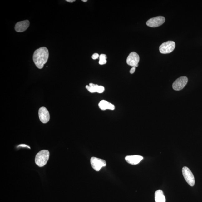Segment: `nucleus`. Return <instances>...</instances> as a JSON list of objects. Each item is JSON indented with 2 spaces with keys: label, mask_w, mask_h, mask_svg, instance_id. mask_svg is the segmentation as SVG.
Here are the masks:
<instances>
[{
  "label": "nucleus",
  "mask_w": 202,
  "mask_h": 202,
  "mask_svg": "<svg viewBox=\"0 0 202 202\" xmlns=\"http://www.w3.org/2000/svg\"><path fill=\"white\" fill-rule=\"evenodd\" d=\"M49 52L46 47H42L37 49L33 55V59L36 67L39 69H42L48 61Z\"/></svg>",
  "instance_id": "nucleus-1"
},
{
  "label": "nucleus",
  "mask_w": 202,
  "mask_h": 202,
  "mask_svg": "<svg viewBox=\"0 0 202 202\" xmlns=\"http://www.w3.org/2000/svg\"><path fill=\"white\" fill-rule=\"evenodd\" d=\"M50 156V152L48 150L41 151L36 156L35 161L37 165L39 167L44 166L48 162Z\"/></svg>",
  "instance_id": "nucleus-2"
},
{
  "label": "nucleus",
  "mask_w": 202,
  "mask_h": 202,
  "mask_svg": "<svg viewBox=\"0 0 202 202\" xmlns=\"http://www.w3.org/2000/svg\"><path fill=\"white\" fill-rule=\"evenodd\" d=\"M175 42L168 41L164 42L160 45L159 50L162 54H169L174 50L175 48Z\"/></svg>",
  "instance_id": "nucleus-3"
},
{
  "label": "nucleus",
  "mask_w": 202,
  "mask_h": 202,
  "mask_svg": "<svg viewBox=\"0 0 202 202\" xmlns=\"http://www.w3.org/2000/svg\"><path fill=\"white\" fill-rule=\"evenodd\" d=\"M182 172L185 180L190 186H193L195 185V180L194 175L190 170L186 167L182 168Z\"/></svg>",
  "instance_id": "nucleus-4"
},
{
  "label": "nucleus",
  "mask_w": 202,
  "mask_h": 202,
  "mask_svg": "<svg viewBox=\"0 0 202 202\" xmlns=\"http://www.w3.org/2000/svg\"><path fill=\"white\" fill-rule=\"evenodd\" d=\"M188 78L185 76H181L177 79L173 84V88L175 91H180L183 89L187 84Z\"/></svg>",
  "instance_id": "nucleus-5"
},
{
  "label": "nucleus",
  "mask_w": 202,
  "mask_h": 202,
  "mask_svg": "<svg viewBox=\"0 0 202 202\" xmlns=\"http://www.w3.org/2000/svg\"><path fill=\"white\" fill-rule=\"evenodd\" d=\"M165 22V18L163 16H158L150 19L146 22L149 27H156L161 26Z\"/></svg>",
  "instance_id": "nucleus-6"
},
{
  "label": "nucleus",
  "mask_w": 202,
  "mask_h": 202,
  "mask_svg": "<svg viewBox=\"0 0 202 202\" xmlns=\"http://www.w3.org/2000/svg\"><path fill=\"white\" fill-rule=\"evenodd\" d=\"M90 162L93 169L97 171H99L102 168L106 165L105 160L94 157L91 158Z\"/></svg>",
  "instance_id": "nucleus-7"
},
{
  "label": "nucleus",
  "mask_w": 202,
  "mask_h": 202,
  "mask_svg": "<svg viewBox=\"0 0 202 202\" xmlns=\"http://www.w3.org/2000/svg\"><path fill=\"white\" fill-rule=\"evenodd\" d=\"M140 60L139 55L136 52H133L130 53L126 59V63L132 67H138Z\"/></svg>",
  "instance_id": "nucleus-8"
},
{
  "label": "nucleus",
  "mask_w": 202,
  "mask_h": 202,
  "mask_svg": "<svg viewBox=\"0 0 202 202\" xmlns=\"http://www.w3.org/2000/svg\"><path fill=\"white\" fill-rule=\"evenodd\" d=\"M39 119L43 123L48 122L50 120V115L46 107H42L39 109Z\"/></svg>",
  "instance_id": "nucleus-9"
},
{
  "label": "nucleus",
  "mask_w": 202,
  "mask_h": 202,
  "mask_svg": "<svg viewBox=\"0 0 202 202\" xmlns=\"http://www.w3.org/2000/svg\"><path fill=\"white\" fill-rule=\"evenodd\" d=\"M30 22L29 20H26L18 22L15 25V29L18 32H22L29 27Z\"/></svg>",
  "instance_id": "nucleus-10"
},
{
  "label": "nucleus",
  "mask_w": 202,
  "mask_h": 202,
  "mask_svg": "<svg viewBox=\"0 0 202 202\" xmlns=\"http://www.w3.org/2000/svg\"><path fill=\"white\" fill-rule=\"evenodd\" d=\"M143 159V156L139 155L127 156L125 157L126 161L131 165L138 164Z\"/></svg>",
  "instance_id": "nucleus-11"
},
{
  "label": "nucleus",
  "mask_w": 202,
  "mask_h": 202,
  "mask_svg": "<svg viewBox=\"0 0 202 202\" xmlns=\"http://www.w3.org/2000/svg\"><path fill=\"white\" fill-rule=\"evenodd\" d=\"M99 108L102 110H106L107 109L114 110L115 108L114 105L105 100H102L100 101L99 104Z\"/></svg>",
  "instance_id": "nucleus-12"
},
{
  "label": "nucleus",
  "mask_w": 202,
  "mask_h": 202,
  "mask_svg": "<svg viewBox=\"0 0 202 202\" xmlns=\"http://www.w3.org/2000/svg\"><path fill=\"white\" fill-rule=\"evenodd\" d=\"M155 202H165V198L163 192L161 190H156L155 193Z\"/></svg>",
  "instance_id": "nucleus-13"
},
{
  "label": "nucleus",
  "mask_w": 202,
  "mask_h": 202,
  "mask_svg": "<svg viewBox=\"0 0 202 202\" xmlns=\"http://www.w3.org/2000/svg\"><path fill=\"white\" fill-rule=\"evenodd\" d=\"M96 91L97 92L99 93H102L104 91L105 88L104 87L102 86H99L97 85V88H96Z\"/></svg>",
  "instance_id": "nucleus-14"
},
{
  "label": "nucleus",
  "mask_w": 202,
  "mask_h": 202,
  "mask_svg": "<svg viewBox=\"0 0 202 202\" xmlns=\"http://www.w3.org/2000/svg\"><path fill=\"white\" fill-rule=\"evenodd\" d=\"M107 63V60L106 59L99 60V63L100 65H105Z\"/></svg>",
  "instance_id": "nucleus-15"
},
{
  "label": "nucleus",
  "mask_w": 202,
  "mask_h": 202,
  "mask_svg": "<svg viewBox=\"0 0 202 202\" xmlns=\"http://www.w3.org/2000/svg\"><path fill=\"white\" fill-rule=\"evenodd\" d=\"M107 56L106 55L101 54L99 56V60L106 59V60Z\"/></svg>",
  "instance_id": "nucleus-16"
},
{
  "label": "nucleus",
  "mask_w": 202,
  "mask_h": 202,
  "mask_svg": "<svg viewBox=\"0 0 202 202\" xmlns=\"http://www.w3.org/2000/svg\"><path fill=\"white\" fill-rule=\"evenodd\" d=\"M99 54L98 53H94L93 55H92V59L94 60H96L97 59V58H99Z\"/></svg>",
  "instance_id": "nucleus-17"
},
{
  "label": "nucleus",
  "mask_w": 202,
  "mask_h": 202,
  "mask_svg": "<svg viewBox=\"0 0 202 202\" xmlns=\"http://www.w3.org/2000/svg\"><path fill=\"white\" fill-rule=\"evenodd\" d=\"M135 67H132V68L130 69V73H131V74H133V73L135 72Z\"/></svg>",
  "instance_id": "nucleus-18"
},
{
  "label": "nucleus",
  "mask_w": 202,
  "mask_h": 202,
  "mask_svg": "<svg viewBox=\"0 0 202 202\" xmlns=\"http://www.w3.org/2000/svg\"><path fill=\"white\" fill-rule=\"evenodd\" d=\"M66 1L68 2L69 3H73L75 1V0H66Z\"/></svg>",
  "instance_id": "nucleus-19"
},
{
  "label": "nucleus",
  "mask_w": 202,
  "mask_h": 202,
  "mask_svg": "<svg viewBox=\"0 0 202 202\" xmlns=\"http://www.w3.org/2000/svg\"><path fill=\"white\" fill-rule=\"evenodd\" d=\"M19 146H22V147H27V148H29L30 149V148L29 146H27V145H19Z\"/></svg>",
  "instance_id": "nucleus-20"
},
{
  "label": "nucleus",
  "mask_w": 202,
  "mask_h": 202,
  "mask_svg": "<svg viewBox=\"0 0 202 202\" xmlns=\"http://www.w3.org/2000/svg\"><path fill=\"white\" fill-rule=\"evenodd\" d=\"M82 1L83 2H86L87 1V0H82Z\"/></svg>",
  "instance_id": "nucleus-21"
}]
</instances>
